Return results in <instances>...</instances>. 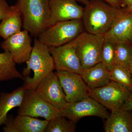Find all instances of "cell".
Instances as JSON below:
<instances>
[{"label": "cell", "mask_w": 132, "mask_h": 132, "mask_svg": "<svg viewBox=\"0 0 132 132\" xmlns=\"http://www.w3.org/2000/svg\"><path fill=\"white\" fill-rule=\"evenodd\" d=\"M76 126L71 120H67L63 116L49 121L45 132H74Z\"/></svg>", "instance_id": "23"}, {"label": "cell", "mask_w": 132, "mask_h": 132, "mask_svg": "<svg viewBox=\"0 0 132 132\" xmlns=\"http://www.w3.org/2000/svg\"><path fill=\"white\" fill-rule=\"evenodd\" d=\"M77 2H80L81 3L84 4L85 5H87L89 3L90 0H75Z\"/></svg>", "instance_id": "31"}, {"label": "cell", "mask_w": 132, "mask_h": 132, "mask_svg": "<svg viewBox=\"0 0 132 132\" xmlns=\"http://www.w3.org/2000/svg\"><path fill=\"white\" fill-rule=\"evenodd\" d=\"M114 63L129 71L132 55V47L130 43H114Z\"/></svg>", "instance_id": "21"}, {"label": "cell", "mask_w": 132, "mask_h": 132, "mask_svg": "<svg viewBox=\"0 0 132 132\" xmlns=\"http://www.w3.org/2000/svg\"><path fill=\"white\" fill-rule=\"evenodd\" d=\"M120 9L102 0H90L84 8L82 19L86 31L104 35L112 26L120 13Z\"/></svg>", "instance_id": "2"}, {"label": "cell", "mask_w": 132, "mask_h": 132, "mask_svg": "<svg viewBox=\"0 0 132 132\" xmlns=\"http://www.w3.org/2000/svg\"><path fill=\"white\" fill-rule=\"evenodd\" d=\"M56 72L67 102H76L89 96V89L81 75L67 71Z\"/></svg>", "instance_id": "12"}, {"label": "cell", "mask_w": 132, "mask_h": 132, "mask_svg": "<svg viewBox=\"0 0 132 132\" xmlns=\"http://www.w3.org/2000/svg\"><path fill=\"white\" fill-rule=\"evenodd\" d=\"M73 40L83 70L101 62L104 35L83 31Z\"/></svg>", "instance_id": "5"}, {"label": "cell", "mask_w": 132, "mask_h": 132, "mask_svg": "<svg viewBox=\"0 0 132 132\" xmlns=\"http://www.w3.org/2000/svg\"><path fill=\"white\" fill-rule=\"evenodd\" d=\"M29 34L28 31L24 29L4 40L1 43V47L10 53L16 64L25 63L29 59L33 48Z\"/></svg>", "instance_id": "10"}, {"label": "cell", "mask_w": 132, "mask_h": 132, "mask_svg": "<svg viewBox=\"0 0 132 132\" xmlns=\"http://www.w3.org/2000/svg\"><path fill=\"white\" fill-rule=\"evenodd\" d=\"M101 62L111 70L114 65V45L113 43L105 41L102 47Z\"/></svg>", "instance_id": "24"}, {"label": "cell", "mask_w": 132, "mask_h": 132, "mask_svg": "<svg viewBox=\"0 0 132 132\" xmlns=\"http://www.w3.org/2000/svg\"><path fill=\"white\" fill-rule=\"evenodd\" d=\"M132 93L123 85L111 80L104 86L89 90V96L112 112L121 109Z\"/></svg>", "instance_id": "6"}, {"label": "cell", "mask_w": 132, "mask_h": 132, "mask_svg": "<svg viewBox=\"0 0 132 132\" xmlns=\"http://www.w3.org/2000/svg\"><path fill=\"white\" fill-rule=\"evenodd\" d=\"M22 20L18 3L9 6L0 22V36L4 40L21 31Z\"/></svg>", "instance_id": "15"}, {"label": "cell", "mask_w": 132, "mask_h": 132, "mask_svg": "<svg viewBox=\"0 0 132 132\" xmlns=\"http://www.w3.org/2000/svg\"><path fill=\"white\" fill-rule=\"evenodd\" d=\"M15 79L22 80L23 76L17 70L10 53L4 51L0 53V82Z\"/></svg>", "instance_id": "20"}, {"label": "cell", "mask_w": 132, "mask_h": 132, "mask_svg": "<svg viewBox=\"0 0 132 132\" xmlns=\"http://www.w3.org/2000/svg\"><path fill=\"white\" fill-rule=\"evenodd\" d=\"M49 48L56 71H67L81 75L84 70L76 53L73 40L62 46Z\"/></svg>", "instance_id": "9"}, {"label": "cell", "mask_w": 132, "mask_h": 132, "mask_svg": "<svg viewBox=\"0 0 132 132\" xmlns=\"http://www.w3.org/2000/svg\"><path fill=\"white\" fill-rule=\"evenodd\" d=\"M110 5L118 8L120 9L123 0H104Z\"/></svg>", "instance_id": "28"}, {"label": "cell", "mask_w": 132, "mask_h": 132, "mask_svg": "<svg viewBox=\"0 0 132 132\" xmlns=\"http://www.w3.org/2000/svg\"><path fill=\"white\" fill-rule=\"evenodd\" d=\"M35 91L41 98L60 111L68 103L56 72H52L44 78Z\"/></svg>", "instance_id": "11"}, {"label": "cell", "mask_w": 132, "mask_h": 132, "mask_svg": "<svg viewBox=\"0 0 132 132\" xmlns=\"http://www.w3.org/2000/svg\"><path fill=\"white\" fill-rule=\"evenodd\" d=\"M84 29L82 19L61 22L48 27L37 38L48 47H57L73 40Z\"/></svg>", "instance_id": "4"}, {"label": "cell", "mask_w": 132, "mask_h": 132, "mask_svg": "<svg viewBox=\"0 0 132 132\" xmlns=\"http://www.w3.org/2000/svg\"><path fill=\"white\" fill-rule=\"evenodd\" d=\"M81 76L89 90L104 86L111 81L110 71L102 62L84 70Z\"/></svg>", "instance_id": "16"}, {"label": "cell", "mask_w": 132, "mask_h": 132, "mask_svg": "<svg viewBox=\"0 0 132 132\" xmlns=\"http://www.w3.org/2000/svg\"><path fill=\"white\" fill-rule=\"evenodd\" d=\"M106 132H132V111H112L105 123Z\"/></svg>", "instance_id": "17"}, {"label": "cell", "mask_w": 132, "mask_h": 132, "mask_svg": "<svg viewBox=\"0 0 132 132\" xmlns=\"http://www.w3.org/2000/svg\"><path fill=\"white\" fill-rule=\"evenodd\" d=\"M23 69V86L27 90H35L39 83L55 69L54 61L49 47L38 38L34 39L29 59Z\"/></svg>", "instance_id": "1"}, {"label": "cell", "mask_w": 132, "mask_h": 132, "mask_svg": "<svg viewBox=\"0 0 132 132\" xmlns=\"http://www.w3.org/2000/svg\"><path fill=\"white\" fill-rule=\"evenodd\" d=\"M110 71L111 80L123 85L132 93V78L128 70L114 64Z\"/></svg>", "instance_id": "22"}, {"label": "cell", "mask_w": 132, "mask_h": 132, "mask_svg": "<svg viewBox=\"0 0 132 132\" xmlns=\"http://www.w3.org/2000/svg\"><path fill=\"white\" fill-rule=\"evenodd\" d=\"M19 115L42 117L48 121L63 116L61 112L41 98L35 90H26L24 99L17 111Z\"/></svg>", "instance_id": "7"}, {"label": "cell", "mask_w": 132, "mask_h": 132, "mask_svg": "<svg viewBox=\"0 0 132 132\" xmlns=\"http://www.w3.org/2000/svg\"><path fill=\"white\" fill-rule=\"evenodd\" d=\"M132 5V0H123L121 7L124 8Z\"/></svg>", "instance_id": "29"}, {"label": "cell", "mask_w": 132, "mask_h": 132, "mask_svg": "<svg viewBox=\"0 0 132 132\" xmlns=\"http://www.w3.org/2000/svg\"><path fill=\"white\" fill-rule=\"evenodd\" d=\"M75 0H50L48 26L58 22L82 19L84 8Z\"/></svg>", "instance_id": "13"}, {"label": "cell", "mask_w": 132, "mask_h": 132, "mask_svg": "<svg viewBox=\"0 0 132 132\" xmlns=\"http://www.w3.org/2000/svg\"><path fill=\"white\" fill-rule=\"evenodd\" d=\"M129 72H130L131 75V76L132 78V55L131 59V62H130V68H129Z\"/></svg>", "instance_id": "32"}, {"label": "cell", "mask_w": 132, "mask_h": 132, "mask_svg": "<svg viewBox=\"0 0 132 132\" xmlns=\"http://www.w3.org/2000/svg\"><path fill=\"white\" fill-rule=\"evenodd\" d=\"M121 9L125 13H132V5L128 6L121 8Z\"/></svg>", "instance_id": "30"}, {"label": "cell", "mask_w": 132, "mask_h": 132, "mask_svg": "<svg viewBox=\"0 0 132 132\" xmlns=\"http://www.w3.org/2000/svg\"><path fill=\"white\" fill-rule=\"evenodd\" d=\"M121 109L126 111H132V93L125 102Z\"/></svg>", "instance_id": "27"}, {"label": "cell", "mask_w": 132, "mask_h": 132, "mask_svg": "<svg viewBox=\"0 0 132 132\" xmlns=\"http://www.w3.org/2000/svg\"><path fill=\"white\" fill-rule=\"evenodd\" d=\"M61 112L64 117L74 123L86 116L106 119L110 114L106 108L90 96L76 102H68Z\"/></svg>", "instance_id": "8"}, {"label": "cell", "mask_w": 132, "mask_h": 132, "mask_svg": "<svg viewBox=\"0 0 132 132\" xmlns=\"http://www.w3.org/2000/svg\"><path fill=\"white\" fill-rule=\"evenodd\" d=\"M49 121L41 120L26 115H18L13 125L16 132H45Z\"/></svg>", "instance_id": "19"}, {"label": "cell", "mask_w": 132, "mask_h": 132, "mask_svg": "<svg viewBox=\"0 0 132 132\" xmlns=\"http://www.w3.org/2000/svg\"><path fill=\"white\" fill-rule=\"evenodd\" d=\"M9 6L5 0H0V22Z\"/></svg>", "instance_id": "26"}, {"label": "cell", "mask_w": 132, "mask_h": 132, "mask_svg": "<svg viewBox=\"0 0 132 132\" xmlns=\"http://www.w3.org/2000/svg\"><path fill=\"white\" fill-rule=\"evenodd\" d=\"M14 118L12 115H7V119L5 125V126L3 128V130L5 132H16L13 125Z\"/></svg>", "instance_id": "25"}, {"label": "cell", "mask_w": 132, "mask_h": 132, "mask_svg": "<svg viewBox=\"0 0 132 132\" xmlns=\"http://www.w3.org/2000/svg\"><path fill=\"white\" fill-rule=\"evenodd\" d=\"M22 27L37 38L47 28L50 15V0H18Z\"/></svg>", "instance_id": "3"}, {"label": "cell", "mask_w": 132, "mask_h": 132, "mask_svg": "<svg viewBox=\"0 0 132 132\" xmlns=\"http://www.w3.org/2000/svg\"><path fill=\"white\" fill-rule=\"evenodd\" d=\"M26 89L20 87L11 93L2 92L0 94V126L5 125L8 113L13 108L20 107L24 99Z\"/></svg>", "instance_id": "18"}, {"label": "cell", "mask_w": 132, "mask_h": 132, "mask_svg": "<svg viewBox=\"0 0 132 132\" xmlns=\"http://www.w3.org/2000/svg\"><path fill=\"white\" fill-rule=\"evenodd\" d=\"M105 41L130 43L132 40V13L120 12L112 26L104 35Z\"/></svg>", "instance_id": "14"}]
</instances>
